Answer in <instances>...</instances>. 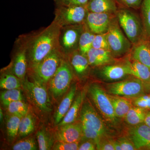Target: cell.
Here are the masks:
<instances>
[{"mask_svg":"<svg viewBox=\"0 0 150 150\" xmlns=\"http://www.w3.org/2000/svg\"><path fill=\"white\" fill-rule=\"evenodd\" d=\"M61 28L54 20L45 28L24 35L29 69L40 63L54 49L59 48Z\"/></svg>","mask_w":150,"mask_h":150,"instance_id":"obj_1","label":"cell"},{"mask_svg":"<svg viewBox=\"0 0 150 150\" xmlns=\"http://www.w3.org/2000/svg\"><path fill=\"white\" fill-rule=\"evenodd\" d=\"M80 112L83 139L98 142L106 137L105 124L89 100H84Z\"/></svg>","mask_w":150,"mask_h":150,"instance_id":"obj_2","label":"cell"},{"mask_svg":"<svg viewBox=\"0 0 150 150\" xmlns=\"http://www.w3.org/2000/svg\"><path fill=\"white\" fill-rule=\"evenodd\" d=\"M120 27L133 45L144 40L142 19L126 8L118 9L115 13Z\"/></svg>","mask_w":150,"mask_h":150,"instance_id":"obj_3","label":"cell"},{"mask_svg":"<svg viewBox=\"0 0 150 150\" xmlns=\"http://www.w3.org/2000/svg\"><path fill=\"white\" fill-rule=\"evenodd\" d=\"M64 56L59 48L54 49L40 63L30 69L33 78L43 84L48 83L56 73Z\"/></svg>","mask_w":150,"mask_h":150,"instance_id":"obj_4","label":"cell"},{"mask_svg":"<svg viewBox=\"0 0 150 150\" xmlns=\"http://www.w3.org/2000/svg\"><path fill=\"white\" fill-rule=\"evenodd\" d=\"M105 35L112 56L121 57L131 51L133 44L121 30L116 16L112 18Z\"/></svg>","mask_w":150,"mask_h":150,"instance_id":"obj_5","label":"cell"},{"mask_svg":"<svg viewBox=\"0 0 150 150\" xmlns=\"http://www.w3.org/2000/svg\"><path fill=\"white\" fill-rule=\"evenodd\" d=\"M64 56L56 73L49 82V89L55 99L62 96L68 91L74 76L72 67Z\"/></svg>","mask_w":150,"mask_h":150,"instance_id":"obj_6","label":"cell"},{"mask_svg":"<svg viewBox=\"0 0 150 150\" xmlns=\"http://www.w3.org/2000/svg\"><path fill=\"white\" fill-rule=\"evenodd\" d=\"M22 84L29 99L40 111L48 112L52 110L51 100L44 84L33 78L32 81L25 79Z\"/></svg>","mask_w":150,"mask_h":150,"instance_id":"obj_7","label":"cell"},{"mask_svg":"<svg viewBox=\"0 0 150 150\" xmlns=\"http://www.w3.org/2000/svg\"><path fill=\"white\" fill-rule=\"evenodd\" d=\"M88 11L81 6H56L54 20L61 27L83 24L85 22Z\"/></svg>","mask_w":150,"mask_h":150,"instance_id":"obj_8","label":"cell"},{"mask_svg":"<svg viewBox=\"0 0 150 150\" xmlns=\"http://www.w3.org/2000/svg\"><path fill=\"white\" fill-rule=\"evenodd\" d=\"M84 23L67 25L61 28L59 37V48L65 56H67L79 50L80 37L83 30Z\"/></svg>","mask_w":150,"mask_h":150,"instance_id":"obj_9","label":"cell"},{"mask_svg":"<svg viewBox=\"0 0 150 150\" xmlns=\"http://www.w3.org/2000/svg\"><path fill=\"white\" fill-rule=\"evenodd\" d=\"M89 93L97 108L105 119L112 124H117L118 118L115 115L109 95L96 84L90 87Z\"/></svg>","mask_w":150,"mask_h":150,"instance_id":"obj_10","label":"cell"},{"mask_svg":"<svg viewBox=\"0 0 150 150\" xmlns=\"http://www.w3.org/2000/svg\"><path fill=\"white\" fill-rule=\"evenodd\" d=\"M144 83L137 78L109 84L107 91L110 94L134 98L144 93Z\"/></svg>","mask_w":150,"mask_h":150,"instance_id":"obj_11","label":"cell"},{"mask_svg":"<svg viewBox=\"0 0 150 150\" xmlns=\"http://www.w3.org/2000/svg\"><path fill=\"white\" fill-rule=\"evenodd\" d=\"M16 44V52L12 65V72L23 81L25 79L28 66L27 46L24 35L18 37Z\"/></svg>","mask_w":150,"mask_h":150,"instance_id":"obj_12","label":"cell"},{"mask_svg":"<svg viewBox=\"0 0 150 150\" xmlns=\"http://www.w3.org/2000/svg\"><path fill=\"white\" fill-rule=\"evenodd\" d=\"M115 14L88 12L85 23L95 34H104L108 30Z\"/></svg>","mask_w":150,"mask_h":150,"instance_id":"obj_13","label":"cell"},{"mask_svg":"<svg viewBox=\"0 0 150 150\" xmlns=\"http://www.w3.org/2000/svg\"><path fill=\"white\" fill-rule=\"evenodd\" d=\"M128 134L137 150L150 148V127L144 123L132 126Z\"/></svg>","mask_w":150,"mask_h":150,"instance_id":"obj_14","label":"cell"},{"mask_svg":"<svg viewBox=\"0 0 150 150\" xmlns=\"http://www.w3.org/2000/svg\"><path fill=\"white\" fill-rule=\"evenodd\" d=\"M59 127L55 135L56 139L59 142H77L83 138L82 126L81 122H75Z\"/></svg>","mask_w":150,"mask_h":150,"instance_id":"obj_15","label":"cell"},{"mask_svg":"<svg viewBox=\"0 0 150 150\" xmlns=\"http://www.w3.org/2000/svg\"><path fill=\"white\" fill-rule=\"evenodd\" d=\"M89 65L92 67H100L110 64L112 61V55L109 50L92 48L87 53Z\"/></svg>","mask_w":150,"mask_h":150,"instance_id":"obj_16","label":"cell"},{"mask_svg":"<svg viewBox=\"0 0 150 150\" xmlns=\"http://www.w3.org/2000/svg\"><path fill=\"white\" fill-rule=\"evenodd\" d=\"M103 77L109 81H117L130 75L128 64L105 65L100 71Z\"/></svg>","mask_w":150,"mask_h":150,"instance_id":"obj_17","label":"cell"},{"mask_svg":"<svg viewBox=\"0 0 150 150\" xmlns=\"http://www.w3.org/2000/svg\"><path fill=\"white\" fill-rule=\"evenodd\" d=\"M86 8L90 12L115 14L118 9L115 0H88Z\"/></svg>","mask_w":150,"mask_h":150,"instance_id":"obj_18","label":"cell"},{"mask_svg":"<svg viewBox=\"0 0 150 150\" xmlns=\"http://www.w3.org/2000/svg\"><path fill=\"white\" fill-rule=\"evenodd\" d=\"M76 91L77 86L74 85L62 100L54 114V120L55 125H58L61 123L69 111L75 99Z\"/></svg>","mask_w":150,"mask_h":150,"instance_id":"obj_19","label":"cell"},{"mask_svg":"<svg viewBox=\"0 0 150 150\" xmlns=\"http://www.w3.org/2000/svg\"><path fill=\"white\" fill-rule=\"evenodd\" d=\"M131 51L132 60L139 62L150 69V45L147 41L143 40L133 45Z\"/></svg>","mask_w":150,"mask_h":150,"instance_id":"obj_20","label":"cell"},{"mask_svg":"<svg viewBox=\"0 0 150 150\" xmlns=\"http://www.w3.org/2000/svg\"><path fill=\"white\" fill-rule=\"evenodd\" d=\"M85 93L81 91L78 94L74 100L71 106L70 107L63 120L58 126H61L67 124L75 122L77 118L79 112L80 111L84 99Z\"/></svg>","mask_w":150,"mask_h":150,"instance_id":"obj_21","label":"cell"},{"mask_svg":"<svg viewBox=\"0 0 150 150\" xmlns=\"http://www.w3.org/2000/svg\"><path fill=\"white\" fill-rule=\"evenodd\" d=\"M73 69L78 75L85 74L90 66L86 56L79 50L73 52L67 56Z\"/></svg>","mask_w":150,"mask_h":150,"instance_id":"obj_22","label":"cell"},{"mask_svg":"<svg viewBox=\"0 0 150 150\" xmlns=\"http://www.w3.org/2000/svg\"><path fill=\"white\" fill-rule=\"evenodd\" d=\"M109 96L116 117L118 118H124L129 109L133 106L132 102L124 97L113 95Z\"/></svg>","mask_w":150,"mask_h":150,"instance_id":"obj_23","label":"cell"},{"mask_svg":"<svg viewBox=\"0 0 150 150\" xmlns=\"http://www.w3.org/2000/svg\"><path fill=\"white\" fill-rule=\"evenodd\" d=\"M129 66L130 75L139 79L144 83H150V69L139 62L133 60L127 62Z\"/></svg>","mask_w":150,"mask_h":150,"instance_id":"obj_24","label":"cell"},{"mask_svg":"<svg viewBox=\"0 0 150 150\" xmlns=\"http://www.w3.org/2000/svg\"><path fill=\"white\" fill-rule=\"evenodd\" d=\"M146 113L144 108L138 106H132L124 118L129 125L136 126L144 123Z\"/></svg>","mask_w":150,"mask_h":150,"instance_id":"obj_25","label":"cell"},{"mask_svg":"<svg viewBox=\"0 0 150 150\" xmlns=\"http://www.w3.org/2000/svg\"><path fill=\"white\" fill-rule=\"evenodd\" d=\"M95 35L88 29L85 22L83 30L79 41V50L81 53L86 56L88 52L92 47L93 42Z\"/></svg>","mask_w":150,"mask_h":150,"instance_id":"obj_26","label":"cell"},{"mask_svg":"<svg viewBox=\"0 0 150 150\" xmlns=\"http://www.w3.org/2000/svg\"><path fill=\"white\" fill-rule=\"evenodd\" d=\"M141 19L144 31V40H150V0H143L141 6Z\"/></svg>","mask_w":150,"mask_h":150,"instance_id":"obj_27","label":"cell"},{"mask_svg":"<svg viewBox=\"0 0 150 150\" xmlns=\"http://www.w3.org/2000/svg\"><path fill=\"white\" fill-rule=\"evenodd\" d=\"M13 73H4L1 77L0 86L1 88L5 90L19 89L21 87L22 83Z\"/></svg>","mask_w":150,"mask_h":150,"instance_id":"obj_28","label":"cell"},{"mask_svg":"<svg viewBox=\"0 0 150 150\" xmlns=\"http://www.w3.org/2000/svg\"><path fill=\"white\" fill-rule=\"evenodd\" d=\"M35 121L32 115L28 114L21 118L19 127L18 135L25 137L31 134L35 129Z\"/></svg>","mask_w":150,"mask_h":150,"instance_id":"obj_29","label":"cell"},{"mask_svg":"<svg viewBox=\"0 0 150 150\" xmlns=\"http://www.w3.org/2000/svg\"><path fill=\"white\" fill-rule=\"evenodd\" d=\"M36 137L39 150L52 149L54 144V139L46 129H41L38 130Z\"/></svg>","mask_w":150,"mask_h":150,"instance_id":"obj_30","label":"cell"},{"mask_svg":"<svg viewBox=\"0 0 150 150\" xmlns=\"http://www.w3.org/2000/svg\"><path fill=\"white\" fill-rule=\"evenodd\" d=\"M21 117L11 115L6 121L7 134L9 139H14L18 135L19 127Z\"/></svg>","mask_w":150,"mask_h":150,"instance_id":"obj_31","label":"cell"},{"mask_svg":"<svg viewBox=\"0 0 150 150\" xmlns=\"http://www.w3.org/2000/svg\"><path fill=\"white\" fill-rule=\"evenodd\" d=\"M1 99L3 104L7 106L11 103L23 100V96L19 89L5 90L1 93Z\"/></svg>","mask_w":150,"mask_h":150,"instance_id":"obj_32","label":"cell"},{"mask_svg":"<svg viewBox=\"0 0 150 150\" xmlns=\"http://www.w3.org/2000/svg\"><path fill=\"white\" fill-rule=\"evenodd\" d=\"M6 107L11 115H17L21 118L27 115L28 112V106L22 100L11 103Z\"/></svg>","mask_w":150,"mask_h":150,"instance_id":"obj_33","label":"cell"},{"mask_svg":"<svg viewBox=\"0 0 150 150\" xmlns=\"http://www.w3.org/2000/svg\"><path fill=\"white\" fill-rule=\"evenodd\" d=\"M37 145L33 138H29L19 141L13 145V150H35L37 149Z\"/></svg>","mask_w":150,"mask_h":150,"instance_id":"obj_34","label":"cell"},{"mask_svg":"<svg viewBox=\"0 0 150 150\" xmlns=\"http://www.w3.org/2000/svg\"><path fill=\"white\" fill-rule=\"evenodd\" d=\"M92 48L105 49L110 51L105 33L96 34L93 42Z\"/></svg>","mask_w":150,"mask_h":150,"instance_id":"obj_35","label":"cell"},{"mask_svg":"<svg viewBox=\"0 0 150 150\" xmlns=\"http://www.w3.org/2000/svg\"><path fill=\"white\" fill-rule=\"evenodd\" d=\"M79 142H68L58 141L54 144L52 150H76L79 147Z\"/></svg>","mask_w":150,"mask_h":150,"instance_id":"obj_36","label":"cell"},{"mask_svg":"<svg viewBox=\"0 0 150 150\" xmlns=\"http://www.w3.org/2000/svg\"><path fill=\"white\" fill-rule=\"evenodd\" d=\"M56 6H81L86 7L88 0H54Z\"/></svg>","mask_w":150,"mask_h":150,"instance_id":"obj_37","label":"cell"},{"mask_svg":"<svg viewBox=\"0 0 150 150\" xmlns=\"http://www.w3.org/2000/svg\"><path fill=\"white\" fill-rule=\"evenodd\" d=\"M134 106L144 109H150V95H142L134 98L133 101Z\"/></svg>","mask_w":150,"mask_h":150,"instance_id":"obj_38","label":"cell"},{"mask_svg":"<svg viewBox=\"0 0 150 150\" xmlns=\"http://www.w3.org/2000/svg\"><path fill=\"white\" fill-rule=\"evenodd\" d=\"M116 2L126 8L137 9L141 7L143 0H115Z\"/></svg>","mask_w":150,"mask_h":150,"instance_id":"obj_39","label":"cell"},{"mask_svg":"<svg viewBox=\"0 0 150 150\" xmlns=\"http://www.w3.org/2000/svg\"><path fill=\"white\" fill-rule=\"evenodd\" d=\"M122 150H137L132 141L126 137H121L118 140Z\"/></svg>","mask_w":150,"mask_h":150,"instance_id":"obj_40","label":"cell"},{"mask_svg":"<svg viewBox=\"0 0 150 150\" xmlns=\"http://www.w3.org/2000/svg\"><path fill=\"white\" fill-rule=\"evenodd\" d=\"M97 149L96 144L93 141L88 140L79 146V150H95Z\"/></svg>","mask_w":150,"mask_h":150,"instance_id":"obj_41","label":"cell"},{"mask_svg":"<svg viewBox=\"0 0 150 150\" xmlns=\"http://www.w3.org/2000/svg\"><path fill=\"white\" fill-rule=\"evenodd\" d=\"M98 150H115L112 140H105L103 139L100 144Z\"/></svg>","mask_w":150,"mask_h":150,"instance_id":"obj_42","label":"cell"},{"mask_svg":"<svg viewBox=\"0 0 150 150\" xmlns=\"http://www.w3.org/2000/svg\"><path fill=\"white\" fill-rule=\"evenodd\" d=\"M144 123L150 127V112H147L146 114Z\"/></svg>","mask_w":150,"mask_h":150,"instance_id":"obj_43","label":"cell"},{"mask_svg":"<svg viewBox=\"0 0 150 150\" xmlns=\"http://www.w3.org/2000/svg\"><path fill=\"white\" fill-rule=\"evenodd\" d=\"M112 142L115 150H122L121 146H120V144H119L118 140L117 141L112 140Z\"/></svg>","mask_w":150,"mask_h":150,"instance_id":"obj_44","label":"cell"},{"mask_svg":"<svg viewBox=\"0 0 150 150\" xmlns=\"http://www.w3.org/2000/svg\"><path fill=\"white\" fill-rule=\"evenodd\" d=\"M3 119H4V114H3L2 110L1 108L0 109V121H1V123L2 122Z\"/></svg>","mask_w":150,"mask_h":150,"instance_id":"obj_45","label":"cell"},{"mask_svg":"<svg viewBox=\"0 0 150 150\" xmlns=\"http://www.w3.org/2000/svg\"><path fill=\"white\" fill-rule=\"evenodd\" d=\"M149 44H150V43H149Z\"/></svg>","mask_w":150,"mask_h":150,"instance_id":"obj_46","label":"cell"}]
</instances>
